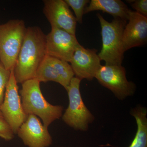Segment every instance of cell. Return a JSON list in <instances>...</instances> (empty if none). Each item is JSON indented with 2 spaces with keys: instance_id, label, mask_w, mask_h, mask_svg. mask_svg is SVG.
<instances>
[{
  "instance_id": "obj_18",
  "label": "cell",
  "mask_w": 147,
  "mask_h": 147,
  "mask_svg": "<svg viewBox=\"0 0 147 147\" xmlns=\"http://www.w3.org/2000/svg\"><path fill=\"white\" fill-rule=\"evenodd\" d=\"M10 71L6 69L0 63V106L1 105L4 97L7 85L8 83Z\"/></svg>"
},
{
  "instance_id": "obj_2",
  "label": "cell",
  "mask_w": 147,
  "mask_h": 147,
  "mask_svg": "<svg viewBox=\"0 0 147 147\" xmlns=\"http://www.w3.org/2000/svg\"><path fill=\"white\" fill-rule=\"evenodd\" d=\"M20 93L23 109L27 115L39 117L46 127L62 116L63 106L47 102L40 90V82L37 79L34 78L22 83Z\"/></svg>"
},
{
  "instance_id": "obj_16",
  "label": "cell",
  "mask_w": 147,
  "mask_h": 147,
  "mask_svg": "<svg viewBox=\"0 0 147 147\" xmlns=\"http://www.w3.org/2000/svg\"><path fill=\"white\" fill-rule=\"evenodd\" d=\"M67 4L72 9L75 14L76 22L82 24L83 22L84 10L87 5L90 3L89 0H64Z\"/></svg>"
},
{
  "instance_id": "obj_14",
  "label": "cell",
  "mask_w": 147,
  "mask_h": 147,
  "mask_svg": "<svg viewBox=\"0 0 147 147\" xmlns=\"http://www.w3.org/2000/svg\"><path fill=\"white\" fill-rule=\"evenodd\" d=\"M85 7L84 14L94 11H102L112 15L115 18L128 20L129 9L127 6L121 0H91Z\"/></svg>"
},
{
  "instance_id": "obj_6",
  "label": "cell",
  "mask_w": 147,
  "mask_h": 147,
  "mask_svg": "<svg viewBox=\"0 0 147 147\" xmlns=\"http://www.w3.org/2000/svg\"><path fill=\"white\" fill-rule=\"evenodd\" d=\"M95 78L120 100L131 96L136 91V85L127 80L125 69L121 65H101Z\"/></svg>"
},
{
  "instance_id": "obj_15",
  "label": "cell",
  "mask_w": 147,
  "mask_h": 147,
  "mask_svg": "<svg viewBox=\"0 0 147 147\" xmlns=\"http://www.w3.org/2000/svg\"><path fill=\"white\" fill-rule=\"evenodd\" d=\"M130 114L137 122V132L129 147H147V110L139 105L131 110Z\"/></svg>"
},
{
  "instance_id": "obj_4",
  "label": "cell",
  "mask_w": 147,
  "mask_h": 147,
  "mask_svg": "<svg viewBox=\"0 0 147 147\" xmlns=\"http://www.w3.org/2000/svg\"><path fill=\"white\" fill-rule=\"evenodd\" d=\"M26 29L19 19L0 24V63L9 71L14 68Z\"/></svg>"
},
{
  "instance_id": "obj_8",
  "label": "cell",
  "mask_w": 147,
  "mask_h": 147,
  "mask_svg": "<svg viewBox=\"0 0 147 147\" xmlns=\"http://www.w3.org/2000/svg\"><path fill=\"white\" fill-rule=\"evenodd\" d=\"M74 76L68 62L46 55L38 68L34 78L40 83L57 82L66 90Z\"/></svg>"
},
{
  "instance_id": "obj_13",
  "label": "cell",
  "mask_w": 147,
  "mask_h": 147,
  "mask_svg": "<svg viewBox=\"0 0 147 147\" xmlns=\"http://www.w3.org/2000/svg\"><path fill=\"white\" fill-rule=\"evenodd\" d=\"M128 21L123 34L124 53L131 48L145 45L147 41V17L129 10Z\"/></svg>"
},
{
  "instance_id": "obj_9",
  "label": "cell",
  "mask_w": 147,
  "mask_h": 147,
  "mask_svg": "<svg viewBox=\"0 0 147 147\" xmlns=\"http://www.w3.org/2000/svg\"><path fill=\"white\" fill-rule=\"evenodd\" d=\"M80 45L76 35L57 28H52L46 35L47 55L70 62L74 51Z\"/></svg>"
},
{
  "instance_id": "obj_11",
  "label": "cell",
  "mask_w": 147,
  "mask_h": 147,
  "mask_svg": "<svg viewBox=\"0 0 147 147\" xmlns=\"http://www.w3.org/2000/svg\"><path fill=\"white\" fill-rule=\"evenodd\" d=\"M94 49H86L81 45L74 51L70 62L75 77L92 81L101 66L100 58Z\"/></svg>"
},
{
  "instance_id": "obj_17",
  "label": "cell",
  "mask_w": 147,
  "mask_h": 147,
  "mask_svg": "<svg viewBox=\"0 0 147 147\" xmlns=\"http://www.w3.org/2000/svg\"><path fill=\"white\" fill-rule=\"evenodd\" d=\"M14 134L0 109V137L6 141H11Z\"/></svg>"
},
{
  "instance_id": "obj_7",
  "label": "cell",
  "mask_w": 147,
  "mask_h": 147,
  "mask_svg": "<svg viewBox=\"0 0 147 147\" xmlns=\"http://www.w3.org/2000/svg\"><path fill=\"white\" fill-rule=\"evenodd\" d=\"M17 84L12 68L10 70V76L0 109L14 134H17L18 129L28 116L23 109Z\"/></svg>"
},
{
  "instance_id": "obj_1",
  "label": "cell",
  "mask_w": 147,
  "mask_h": 147,
  "mask_svg": "<svg viewBox=\"0 0 147 147\" xmlns=\"http://www.w3.org/2000/svg\"><path fill=\"white\" fill-rule=\"evenodd\" d=\"M47 55L46 35L37 26L27 28L21 50L13 68L18 84L34 79Z\"/></svg>"
},
{
  "instance_id": "obj_3",
  "label": "cell",
  "mask_w": 147,
  "mask_h": 147,
  "mask_svg": "<svg viewBox=\"0 0 147 147\" xmlns=\"http://www.w3.org/2000/svg\"><path fill=\"white\" fill-rule=\"evenodd\" d=\"M97 16L101 26L102 47L98 54L100 60L107 65H121L124 58L123 34L126 21L114 18L112 22L105 20L100 13Z\"/></svg>"
},
{
  "instance_id": "obj_12",
  "label": "cell",
  "mask_w": 147,
  "mask_h": 147,
  "mask_svg": "<svg viewBox=\"0 0 147 147\" xmlns=\"http://www.w3.org/2000/svg\"><path fill=\"white\" fill-rule=\"evenodd\" d=\"M24 145L28 147H49L53 139L48 130L34 115L27 116L17 132Z\"/></svg>"
},
{
  "instance_id": "obj_5",
  "label": "cell",
  "mask_w": 147,
  "mask_h": 147,
  "mask_svg": "<svg viewBox=\"0 0 147 147\" xmlns=\"http://www.w3.org/2000/svg\"><path fill=\"white\" fill-rule=\"evenodd\" d=\"M80 79H71L66 90L69 103L62 115V119L67 125L77 130L86 131L94 120V117L84 104L80 90Z\"/></svg>"
},
{
  "instance_id": "obj_19",
  "label": "cell",
  "mask_w": 147,
  "mask_h": 147,
  "mask_svg": "<svg viewBox=\"0 0 147 147\" xmlns=\"http://www.w3.org/2000/svg\"><path fill=\"white\" fill-rule=\"evenodd\" d=\"M129 3L131 7L136 10V12L142 16L147 17V0H136V1H126Z\"/></svg>"
},
{
  "instance_id": "obj_10",
  "label": "cell",
  "mask_w": 147,
  "mask_h": 147,
  "mask_svg": "<svg viewBox=\"0 0 147 147\" xmlns=\"http://www.w3.org/2000/svg\"><path fill=\"white\" fill-rule=\"evenodd\" d=\"M43 2V13L51 27L62 29L75 35L76 18L65 1L44 0Z\"/></svg>"
}]
</instances>
